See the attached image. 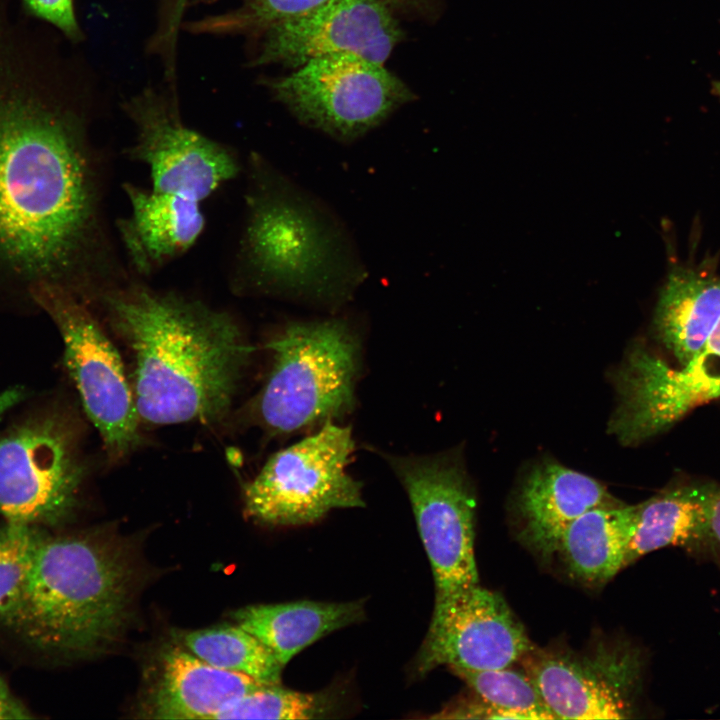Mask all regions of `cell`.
Masks as SVG:
<instances>
[{
    "mask_svg": "<svg viewBox=\"0 0 720 720\" xmlns=\"http://www.w3.org/2000/svg\"><path fill=\"white\" fill-rule=\"evenodd\" d=\"M720 320V278L693 268L673 269L659 295L654 329L663 345L685 364L706 345Z\"/></svg>",
    "mask_w": 720,
    "mask_h": 720,
    "instance_id": "22",
    "label": "cell"
},
{
    "mask_svg": "<svg viewBox=\"0 0 720 720\" xmlns=\"http://www.w3.org/2000/svg\"><path fill=\"white\" fill-rule=\"evenodd\" d=\"M134 584L119 545L96 534L42 530L22 598L3 623L48 655L93 654L120 637Z\"/></svg>",
    "mask_w": 720,
    "mask_h": 720,
    "instance_id": "4",
    "label": "cell"
},
{
    "mask_svg": "<svg viewBox=\"0 0 720 720\" xmlns=\"http://www.w3.org/2000/svg\"><path fill=\"white\" fill-rule=\"evenodd\" d=\"M83 430L69 410L53 408L0 432V517L55 525L77 505L89 473Z\"/></svg>",
    "mask_w": 720,
    "mask_h": 720,
    "instance_id": "6",
    "label": "cell"
},
{
    "mask_svg": "<svg viewBox=\"0 0 720 720\" xmlns=\"http://www.w3.org/2000/svg\"><path fill=\"white\" fill-rule=\"evenodd\" d=\"M19 3L26 16L53 26L73 43L83 39L74 0H19Z\"/></svg>",
    "mask_w": 720,
    "mask_h": 720,
    "instance_id": "28",
    "label": "cell"
},
{
    "mask_svg": "<svg viewBox=\"0 0 720 720\" xmlns=\"http://www.w3.org/2000/svg\"><path fill=\"white\" fill-rule=\"evenodd\" d=\"M24 398V391L18 387L0 393V417Z\"/></svg>",
    "mask_w": 720,
    "mask_h": 720,
    "instance_id": "32",
    "label": "cell"
},
{
    "mask_svg": "<svg viewBox=\"0 0 720 720\" xmlns=\"http://www.w3.org/2000/svg\"><path fill=\"white\" fill-rule=\"evenodd\" d=\"M618 503L594 478L543 461L526 474L515 496V535L529 552L547 562L575 519L592 508Z\"/></svg>",
    "mask_w": 720,
    "mask_h": 720,
    "instance_id": "16",
    "label": "cell"
},
{
    "mask_svg": "<svg viewBox=\"0 0 720 720\" xmlns=\"http://www.w3.org/2000/svg\"><path fill=\"white\" fill-rule=\"evenodd\" d=\"M246 176L233 292L330 311L350 302L369 273L343 220L258 152Z\"/></svg>",
    "mask_w": 720,
    "mask_h": 720,
    "instance_id": "3",
    "label": "cell"
},
{
    "mask_svg": "<svg viewBox=\"0 0 720 720\" xmlns=\"http://www.w3.org/2000/svg\"><path fill=\"white\" fill-rule=\"evenodd\" d=\"M391 9L412 10L424 5L429 0H383Z\"/></svg>",
    "mask_w": 720,
    "mask_h": 720,
    "instance_id": "34",
    "label": "cell"
},
{
    "mask_svg": "<svg viewBox=\"0 0 720 720\" xmlns=\"http://www.w3.org/2000/svg\"><path fill=\"white\" fill-rule=\"evenodd\" d=\"M332 705L327 694L266 685L230 702L213 719H314L327 716Z\"/></svg>",
    "mask_w": 720,
    "mask_h": 720,
    "instance_id": "25",
    "label": "cell"
},
{
    "mask_svg": "<svg viewBox=\"0 0 720 720\" xmlns=\"http://www.w3.org/2000/svg\"><path fill=\"white\" fill-rule=\"evenodd\" d=\"M263 686L247 675L212 666L185 648L172 647L162 655L146 712L154 719H213L230 702Z\"/></svg>",
    "mask_w": 720,
    "mask_h": 720,
    "instance_id": "18",
    "label": "cell"
},
{
    "mask_svg": "<svg viewBox=\"0 0 720 720\" xmlns=\"http://www.w3.org/2000/svg\"><path fill=\"white\" fill-rule=\"evenodd\" d=\"M715 490L709 484L681 485L637 504L636 531L625 554L624 568L661 548L698 551L715 544L712 531Z\"/></svg>",
    "mask_w": 720,
    "mask_h": 720,
    "instance_id": "19",
    "label": "cell"
},
{
    "mask_svg": "<svg viewBox=\"0 0 720 720\" xmlns=\"http://www.w3.org/2000/svg\"><path fill=\"white\" fill-rule=\"evenodd\" d=\"M533 646L502 595L479 584L449 609L432 614L414 673L424 676L442 665L468 670L505 668L520 662Z\"/></svg>",
    "mask_w": 720,
    "mask_h": 720,
    "instance_id": "15",
    "label": "cell"
},
{
    "mask_svg": "<svg viewBox=\"0 0 720 720\" xmlns=\"http://www.w3.org/2000/svg\"><path fill=\"white\" fill-rule=\"evenodd\" d=\"M328 0H242L239 7L222 15L190 24V30L214 34H257L281 22L303 15Z\"/></svg>",
    "mask_w": 720,
    "mask_h": 720,
    "instance_id": "27",
    "label": "cell"
},
{
    "mask_svg": "<svg viewBox=\"0 0 720 720\" xmlns=\"http://www.w3.org/2000/svg\"><path fill=\"white\" fill-rule=\"evenodd\" d=\"M354 448L350 427L323 423L274 453L244 485L245 514L267 525L299 526L333 509L364 507L362 483L347 471Z\"/></svg>",
    "mask_w": 720,
    "mask_h": 720,
    "instance_id": "10",
    "label": "cell"
},
{
    "mask_svg": "<svg viewBox=\"0 0 720 720\" xmlns=\"http://www.w3.org/2000/svg\"><path fill=\"white\" fill-rule=\"evenodd\" d=\"M258 36L255 65L296 69L312 59L344 52L384 64L403 32L383 0H328Z\"/></svg>",
    "mask_w": 720,
    "mask_h": 720,
    "instance_id": "14",
    "label": "cell"
},
{
    "mask_svg": "<svg viewBox=\"0 0 720 720\" xmlns=\"http://www.w3.org/2000/svg\"><path fill=\"white\" fill-rule=\"evenodd\" d=\"M434 719H511L509 713L495 708L474 693V697H460L447 704Z\"/></svg>",
    "mask_w": 720,
    "mask_h": 720,
    "instance_id": "30",
    "label": "cell"
},
{
    "mask_svg": "<svg viewBox=\"0 0 720 720\" xmlns=\"http://www.w3.org/2000/svg\"><path fill=\"white\" fill-rule=\"evenodd\" d=\"M712 92L720 100V80L712 82Z\"/></svg>",
    "mask_w": 720,
    "mask_h": 720,
    "instance_id": "35",
    "label": "cell"
},
{
    "mask_svg": "<svg viewBox=\"0 0 720 720\" xmlns=\"http://www.w3.org/2000/svg\"><path fill=\"white\" fill-rule=\"evenodd\" d=\"M618 407L610 432L635 444L671 427L696 407L720 398V320L702 350L680 367L635 346L615 374Z\"/></svg>",
    "mask_w": 720,
    "mask_h": 720,
    "instance_id": "13",
    "label": "cell"
},
{
    "mask_svg": "<svg viewBox=\"0 0 720 720\" xmlns=\"http://www.w3.org/2000/svg\"><path fill=\"white\" fill-rule=\"evenodd\" d=\"M266 347L273 361L245 408L251 424L270 436L290 435L352 410L361 351L350 319L291 321Z\"/></svg>",
    "mask_w": 720,
    "mask_h": 720,
    "instance_id": "5",
    "label": "cell"
},
{
    "mask_svg": "<svg viewBox=\"0 0 720 720\" xmlns=\"http://www.w3.org/2000/svg\"><path fill=\"white\" fill-rule=\"evenodd\" d=\"M131 211L116 222L130 270L148 277L188 251L201 235V203L125 183Z\"/></svg>",
    "mask_w": 720,
    "mask_h": 720,
    "instance_id": "17",
    "label": "cell"
},
{
    "mask_svg": "<svg viewBox=\"0 0 720 720\" xmlns=\"http://www.w3.org/2000/svg\"><path fill=\"white\" fill-rule=\"evenodd\" d=\"M31 293L60 333L66 368L107 460H124L142 444V422L113 337L93 308L70 290L40 281Z\"/></svg>",
    "mask_w": 720,
    "mask_h": 720,
    "instance_id": "7",
    "label": "cell"
},
{
    "mask_svg": "<svg viewBox=\"0 0 720 720\" xmlns=\"http://www.w3.org/2000/svg\"><path fill=\"white\" fill-rule=\"evenodd\" d=\"M40 527L5 521L0 524V620L20 602L30 574Z\"/></svg>",
    "mask_w": 720,
    "mask_h": 720,
    "instance_id": "26",
    "label": "cell"
},
{
    "mask_svg": "<svg viewBox=\"0 0 720 720\" xmlns=\"http://www.w3.org/2000/svg\"><path fill=\"white\" fill-rule=\"evenodd\" d=\"M123 108L135 129L126 153L147 165L153 191L201 203L239 174L235 152L187 126L174 99L147 89Z\"/></svg>",
    "mask_w": 720,
    "mask_h": 720,
    "instance_id": "12",
    "label": "cell"
},
{
    "mask_svg": "<svg viewBox=\"0 0 720 720\" xmlns=\"http://www.w3.org/2000/svg\"><path fill=\"white\" fill-rule=\"evenodd\" d=\"M410 500L431 564L441 613L480 584L475 560V495L455 453L383 454Z\"/></svg>",
    "mask_w": 720,
    "mask_h": 720,
    "instance_id": "8",
    "label": "cell"
},
{
    "mask_svg": "<svg viewBox=\"0 0 720 720\" xmlns=\"http://www.w3.org/2000/svg\"><path fill=\"white\" fill-rule=\"evenodd\" d=\"M266 85L297 121L344 144L415 99L384 64L348 52L312 59Z\"/></svg>",
    "mask_w": 720,
    "mask_h": 720,
    "instance_id": "9",
    "label": "cell"
},
{
    "mask_svg": "<svg viewBox=\"0 0 720 720\" xmlns=\"http://www.w3.org/2000/svg\"><path fill=\"white\" fill-rule=\"evenodd\" d=\"M128 352L142 424H223L254 348L235 317L130 275L87 302Z\"/></svg>",
    "mask_w": 720,
    "mask_h": 720,
    "instance_id": "2",
    "label": "cell"
},
{
    "mask_svg": "<svg viewBox=\"0 0 720 720\" xmlns=\"http://www.w3.org/2000/svg\"><path fill=\"white\" fill-rule=\"evenodd\" d=\"M44 37L0 25V264L89 298L127 275L82 113L60 94Z\"/></svg>",
    "mask_w": 720,
    "mask_h": 720,
    "instance_id": "1",
    "label": "cell"
},
{
    "mask_svg": "<svg viewBox=\"0 0 720 720\" xmlns=\"http://www.w3.org/2000/svg\"><path fill=\"white\" fill-rule=\"evenodd\" d=\"M364 601H294L251 605L233 613L284 667L297 653L327 634L362 621Z\"/></svg>",
    "mask_w": 720,
    "mask_h": 720,
    "instance_id": "21",
    "label": "cell"
},
{
    "mask_svg": "<svg viewBox=\"0 0 720 720\" xmlns=\"http://www.w3.org/2000/svg\"><path fill=\"white\" fill-rule=\"evenodd\" d=\"M31 718L29 710L12 694L0 675V719Z\"/></svg>",
    "mask_w": 720,
    "mask_h": 720,
    "instance_id": "31",
    "label": "cell"
},
{
    "mask_svg": "<svg viewBox=\"0 0 720 720\" xmlns=\"http://www.w3.org/2000/svg\"><path fill=\"white\" fill-rule=\"evenodd\" d=\"M712 531L715 540L720 548V487H716L712 507Z\"/></svg>",
    "mask_w": 720,
    "mask_h": 720,
    "instance_id": "33",
    "label": "cell"
},
{
    "mask_svg": "<svg viewBox=\"0 0 720 720\" xmlns=\"http://www.w3.org/2000/svg\"><path fill=\"white\" fill-rule=\"evenodd\" d=\"M489 705L509 713L512 719H556L537 687L522 669L511 666L490 670L449 668Z\"/></svg>",
    "mask_w": 720,
    "mask_h": 720,
    "instance_id": "24",
    "label": "cell"
},
{
    "mask_svg": "<svg viewBox=\"0 0 720 720\" xmlns=\"http://www.w3.org/2000/svg\"><path fill=\"white\" fill-rule=\"evenodd\" d=\"M185 649L217 668L266 684H281L283 666L254 635L239 625H220L185 632Z\"/></svg>",
    "mask_w": 720,
    "mask_h": 720,
    "instance_id": "23",
    "label": "cell"
},
{
    "mask_svg": "<svg viewBox=\"0 0 720 720\" xmlns=\"http://www.w3.org/2000/svg\"><path fill=\"white\" fill-rule=\"evenodd\" d=\"M637 505L599 506L575 519L564 531L555 556L575 582L600 588L624 569L635 534Z\"/></svg>",
    "mask_w": 720,
    "mask_h": 720,
    "instance_id": "20",
    "label": "cell"
},
{
    "mask_svg": "<svg viewBox=\"0 0 720 720\" xmlns=\"http://www.w3.org/2000/svg\"><path fill=\"white\" fill-rule=\"evenodd\" d=\"M556 719H630L639 712L645 656L599 634L581 649L533 646L520 660Z\"/></svg>",
    "mask_w": 720,
    "mask_h": 720,
    "instance_id": "11",
    "label": "cell"
},
{
    "mask_svg": "<svg viewBox=\"0 0 720 720\" xmlns=\"http://www.w3.org/2000/svg\"><path fill=\"white\" fill-rule=\"evenodd\" d=\"M193 0H161V20L153 48L173 58L183 15Z\"/></svg>",
    "mask_w": 720,
    "mask_h": 720,
    "instance_id": "29",
    "label": "cell"
}]
</instances>
